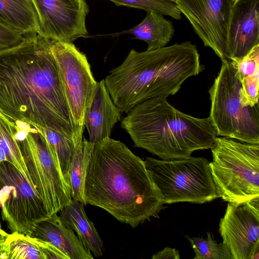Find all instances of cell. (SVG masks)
Wrapping results in <instances>:
<instances>
[{
  "label": "cell",
  "mask_w": 259,
  "mask_h": 259,
  "mask_svg": "<svg viewBox=\"0 0 259 259\" xmlns=\"http://www.w3.org/2000/svg\"><path fill=\"white\" fill-rule=\"evenodd\" d=\"M15 136L29 182L49 216L57 213L72 199L45 137L33 125L21 122L15 124Z\"/></svg>",
  "instance_id": "7"
},
{
  "label": "cell",
  "mask_w": 259,
  "mask_h": 259,
  "mask_svg": "<svg viewBox=\"0 0 259 259\" xmlns=\"http://www.w3.org/2000/svg\"><path fill=\"white\" fill-rule=\"evenodd\" d=\"M51 51L71 117L76 147L83 140L84 119L97 81L85 55L72 42L51 40Z\"/></svg>",
  "instance_id": "9"
},
{
  "label": "cell",
  "mask_w": 259,
  "mask_h": 259,
  "mask_svg": "<svg viewBox=\"0 0 259 259\" xmlns=\"http://www.w3.org/2000/svg\"><path fill=\"white\" fill-rule=\"evenodd\" d=\"M121 126L135 146L165 160L187 158L195 151L211 149L217 137L209 117L185 114L164 96L135 105L123 118Z\"/></svg>",
  "instance_id": "4"
},
{
  "label": "cell",
  "mask_w": 259,
  "mask_h": 259,
  "mask_svg": "<svg viewBox=\"0 0 259 259\" xmlns=\"http://www.w3.org/2000/svg\"><path fill=\"white\" fill-rule=\"evenodd\" d=\"M240 98L244 106H254L258 103L259 70L240 81Z\"/></svg>",
  "instance_id": "27"
},
{
  "label": "cell",
  "mask_w": 259,
  "mask_h": 259,
  "mask_svg": "<svg viewBox=\"0 0 259 259\" xmlns=\"http://www.w3.org/2000/svg\"><path fill=\"white\" fill-rule=\"evenodd\" d=\"M34 126L45 137L64 179L70 188L69 166L75 148L73 141L51 129L38 126Z\"/></svg>",
  "instance_id": "22"
},
{
  "label": "cell",
  "mask_w": 259,
  "mask_h": 259,
  "mask_svg": "<svg viewBox=\"0 0 259 259\" xmlns=\"http://www.w3.org/2000/svg\"><path fill=\"white\" fill-rule=\"evenodd\" d=\"M0 22L26 36L39 33L38 19L31 0H0Z\"/></svg>",
  "instance_id": "18"
},
{
  "label": "cell",
  "mask_w": 259,
  "mask_h": 259,
  "mask_svg": "<svg viewBox=\"0 0 259 259\" xmlns=\"http://www.w3.org/2000/svg\"><path fill=\"white\" fill-rule=\"evenodd\" d=\"M30 236L52 244L69 259L94 258L74 232L64 224L57 213L37 223Z\"/></svg>",
  "instance_id": "16"
},
{
  "label": "cell",
  "mask_w": 259,
  "mask_h": 259,
  "mask_svg": "<svg viewBox=\"0 0 259 259\" xmlns=\"http://www.w3.org/2000/svg\"><path fill=\"white\" fill-rule=\"evenodd\" d=\"M241 81L259 70V45L253 47L245 56L231 60Z\"/></svg>",
  "instance_id": "26"
},
{
  "label": "cell",
  "mask_w": 259,
  "mask_h": 259,
  "mask_svg": "<svg viewBox=\"0 0 259 259\" xmlns=\"http://www.w3.org/2000/svg\"><path fill=\"white\" fill-rule=\"evenodd\" d=\"M84 204L78 201L71 202L63 207L59 215L64 224L77 233L83 246L96 257L103 255V241L92 222L88 219Z\"/></svg>",
  "instance_id": "17"
},
{
  "label": "cell",
  "mask_w": 259,
  "mask_h": 259,
  "mask_svg": "<svg viewBox=\"0 0 259 259\" xmlns=\"http://www.w3.org/2000/svg\"><path fill=\"white\" fill-rule=\"evenodd\" d=\"M209 163L218 197L240 204L259 197V144L217 137Z\"/></svg>",
  "instance_id": "5"
},
{
  "label": "cell",
  "mask_w": 259,
  "mask_h": 259,
  "mask_svg": "<svg viewBox=\"0 0 259 259\" xmlns=\"http://www.w3.org/2000/svg\"><path fill=\"white\" fill-rule=\"evenodd\" d=\"M259 45V0H232L227 54L229 60L247 55Z\"/></svg>",
  "instance_id": "14"
},
{
  "label": "cell",
  "mask_w": 259,
  "mask_h": 259,
  "mask_svg": "<svg viewBox=\"0 0 259 259\" xmlns=\"http://www.w3.org/2000/svg\"><path fill=\"white\" fill-rule=\"evenodd\" d=\"M85 204L103 208L133 228L158 218L162 195L145 162L119 141L94 144L85 176Z\"/></svg>",
  "instance_id": "2"
},
{
  "label": "cell",
  "mask_w": 259,
  "mask_h": 259,
  "mask_svg": "<svg viewBox=\"0 0 259 259\" xmlns=\"http://www.w3.org/2000/svg\"><path fill=\"white\" fill-rule=\"evenodd\" d=\"M189 240L195 254V259H231L224 244L217 243L209 232L206 238L193 237L189 238Z\"/></svg>",
  "instance_id": "24"
},
{
  "label": "cell",
  "mask_w": 259,
  "mask_h": 259,
  "mask_svg": "<svg viewBox=\"0 0 259 259\" xmlns=\"http://www.w3.org/2000/svg\"><path fill=\"white\" fill-rule=\"evenodd\" d=\"M8 161L6 155L4 151L0 147V163Z\"/></svg>",
  "instance_id": "32"
},
{
  "label": "cell",
  "mask_w": 259,
  "mask_h": 259,
  "mask_svg": "<svg viewBox=\"0 0 259 259\" xmlns=\"http://www.w3.org/2000/svg\"><path fill=\"white\" fill-rule=\"evenodd\" d=\"M219 231L231 259H259V212L247 202L228 203Z\"/></svg>",
  "instance_id": "13"
},
{
  "label": "cell",
  "mask_w": 259,
  "mask_h": 259,
  "mask_svg": "<svg viewBox=\"0 0 259 259\" xmlns=\"http://www.w3.org/2000/svg\"><path fill=\"white\" fill-rule=\"evenodd\" d=\"M117 6H124L142 9L147 12L153 11L167 15L176 20L181 19L182 13L175 3L170 0H108Z\"/></svg>",
  "instance_id": "25"
},
{
  "label": "cell",
  "mask_w": 259,
  "mask_h": 259,
  "mask_svg": "<svg viewBox=\"0 0 259 259\" xmlns=\"http://www.w3.org/2000/svg\"><path fill=\"white\" fill-rule=\"evenodd\" d=\"M241 85L231 60L222 62L208 90L211 101L209 118L217 135L249 144H259V106H244Z\"/></svg>",
  "instance_id": "6"
},
{
  "label": "cell",
  "mask_w": 259,
  "mask_h": 259,
  "mask_svg": "<svg viewBox=\"0 0 259 259\" xmlns=\"http://www.w3.org/2000/svg\"><path fill=\"white\" fill-rule=\"evenodd\" d=\"M197 47L191 41L151 51H130L122 63L104 79L121 113L157 97L175 95L189 77L204 69Z\"/></svg>",
  "instance_id": "3"
},
{
  "label": "cell",
  "mask_w": 259,
  "mask_h": 259,
  "mask_svg": "<svg viewBox=\"0 0 259 259\" xmlns=\"http://www.w3.org/2000/svg\"><path fill=\"white\" fill-rule=\"evenodd\" d=\"M39 21V34L53 41L72 42L88 34L89 12L84 0H31Z\"/></svg>",
  "instance_id": "12"
},
{
  "label": "cell",
  "mask_w": 259,
  "mask_h": 259,
  "mask_svg": "<svg viewBox=\"0 0 259 259\" xmlns=\"http://www.w3.org/2000/svg\"><path fill=\"white\" fill-rule=\"evenodd\" d=\"M0 259H44L36 239L18 232L8 235L0 248Z\"/></svg>",
  "instance_id": "21"
},
{
  "label": "cell",
  "mask_w": 259,
  "mask_h": 259,
  "mask_svg": "<svg viewBox=\"0 0 259 259\" xmlns=\"http://www.w3.org/2000/svg\"><path fill=\"white\" fill-rule=\"evenodd\" d=\"M144 162L164 204H202L218 198L209 162L205 158L165 160L147 157Z\"/></svg>",
  "instance_id": "8"
},
{
  "label": "cell",
  "mask_w": 259,
  "mask_h": 259,
  "mask_svg": "<svg viewBox=\"0 0 259 259\" xmlns=\"http://www.w3.org/2000/svg\"><path fill=\"white\" fill-rule=\"evenodd\" d=\"M170 1L174 2V3H175V1H176V0H170Z\"/></svg>",
  "instance_id": "33"
},
{
  "label": "cell",
  "mask_w": 259,
  "mask_h": 259,
  "mask_svg": "<svg viewBox=\"0 0 259 259\" xmlns=\"http://www.w3.org/2000/svg\"><path fill=\"white\" fill-rule=\"evenodd\" d=\"M94 144L85 139L82 140L75 148L70 162L69 178L72 199L84 205L85 176Z\"/></svg>",
  "instance_id": "20"
},
{
  "label": "cell",
  "mask_w": 259,
  "mask_h": 259,
  "mask_svg": "<svg viewBox=\"0 0 259 259\" xmlns=\"http://www.w3.org/2000/svg\"><path fill=\"white\" fill-rule=\"evenodd\" d=\"M204 46L211 48L222 62L227 54L228 28L232 0H176Z\"/></svg>",
  "instance_id": "11"
},
{
  "label": "cell",
  "mask_w": 259,
  "mask_h": 259,
  "mask_svg": "<svg viewBox=\"0 0 259 259\" xmlns=\"http://www.w3.org/2000/svg\"><path fill=\"white\" fill-rule=\"evenodd\" d=\"M152 259H180L179 252L174 248L165 247L161 250L154 254Z\"/></svg>",
  "instance_id": "30"
},
{
  "label": "cell",
  "mask_w": 259,
  "mask_h": 259,
  "mask_svg": "<svg viewBox=\"0 0 259 259\" xmlns=\"http://www.w3.org/2000/svg\"><path fill=\"white\" fill-rule=\"evenodd\" d=\"M121 114L111 99L104 79L97 82L84 119V126L89 133V141L95 144L110 138L112 129L120 120Z\"/></svg>",
  "instance_id": "15"
},
{
  "label": "cell",
  "mask_w": 259,
  "mask_h": 259,
  "mask_svg": "<svg viewBox=\"0 0 259 259\" xmlns=\"http://www.w3.org/2000/svg\"><path fill=\"white\" fill-rule=\"evenodd\" d=\"M121 33L133 34L135 38L145 41L148 45L147 51L165 47L175 33L172 23L166 19L163 15L153 11H148L141 23Z\"/></svg>",
  "instance_id": "19"
},
{
  "label": "cell",
  "mask_w": 259,
  "mask_h": 259,
  "mask_svg": "<svg viewBox=\"0 0 259 259\" xmlns=\"http://www.w3.org/2000/svg\"><path fill=\"white\" fill-rule=\"evenodd\" d=\"M36 239L44 259H69L52 244L39 239Z\"/></svg>",
  "instance_id": "29"
},
{
  "label": "cell",
  "mask_w": 259,
  "mask_h": 259,
  "mask_svg": "<svg viewBox=\"0 0 259 259\" xmlns=\"http://www.w3.org/2000/svg\"><path fill=\"white\" fill-rule=\"evenodd\" d=\"M0 229H2L1 222H0Z\"/></svg>",
  "instance_id": "34"
},
{
  "label": "cell",
  "mask_w": 259,
  "mask_h": 259,
  "mask_svg": "<svg viewBox=\"0 0 259 259\" xmlns=\"http://www.w3.org/2000/svg\"><path fill=\"white\" fill-rule=\"evenodd\" d=\"M27 36L0 22V52L18 46Z\"/></svg>",
  "instance_id": "28"
},
{
  "label": "cell",
  "mask_w": 259,
  "mask_h": 259,
  "mask_svg": "<svg viewBox=\"0 0 259 259\" xmlns=\"http://www.w3.org/2000/svg\"><path fill=\"white\" fill-rule=\"evenodd\" d=\"M0 209L12 233L29 236L37 223L50 217L28 179L8 161L0 163Z\"/></svg>",
  "instance_id": "10"
},
{
  "label": "cell",
  "mask_w": 259,
  "mask_h": 259,
  "mask_svg": "<svg viewBox=\"0 0 259 259\" xmlns=\"http://www.w3.org/2000/svg\"><path fill=\"white\" fill-rule=\"evenodd\" d=\"M0 147L4 151L8 161L14 165L28 180L27 170L15 138L14 123L1 113Z\"/></svg>",
  "instance_id": "23"
},
{
  "label": "cell",
  "mask_w": 259,
  "mask_h": 259,
  "mask_svg": "<svg viewBox=\"0 0 259 259\" xmlns=\"http://www.w3.org/2000/svg\"><path fill=\"white\" fill-rule=\"evenodd\" d=\"M0 113L12 122L54 130L75 145L51 40L37 33L0 52Z\"/></svg>",
  "instance_id": "1"
},
{
  "label": "cell",
  "mask_w": 259,
  "mask_h": 259,
  "mask_svg": "<svg viewBox=\"0 0 259 259\" xmlns=\"http://www.w3.org/2000/svg\"><path fill=\"white\" fill-rule=\"evenodd\" d=\"M8 235V234L7 232L4 231L2 229H0V248Z\"/></svg>",
  "instance_id": "31"
}]
</instances>
